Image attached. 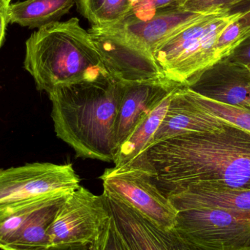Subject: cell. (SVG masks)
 <instances>
[{"mask_svg":"<svg viewBox=\"0 0 250 250\" xmlns=\"http://www.w3.org/2000/svg\"><path fill=\"white\" fill-rule=\"evenodd\" d=\"M146 154L151 180L166 197L188 187L250 189V132L236 125L171 137Z\"/></svg>","mask_w":250,"mask_h":250,"instance_id":"obj_1","label":"cell"},{"mask_svg":"<svg viewBox=\"0 0 250 250\" xmlns=\"http://www.w3.org/2000/svg\"><path fill=\"white\" fill-rule=\"evenodd\" d=\"M124 83L106 73L95 81L59 86L48 94L57 136L76 157L113 162L114 129Z\"/></svg>","mask_w":250,"mask_h":250,"instance_id":"obj_2","label":"cell"},{"mask_svg":"<svg viewBox=\"0 0 250 250\" xmlns=\"http://www.w3.org/2000/svg\"><path fill=\"white\" fill-rule=\"evenodd\" d=\"M23 66L38 90L48 94L59 86L95 81L108 73L77 18L50 23L32 33L26 42Z\"/></svg>","mask_w":250,"mask_h":250,"instance_id":"obj_3","label":"cell"},{"mask_svg":"<svg viewBox=\"0 0 250 250\" xmlns=\"http://www.w3.org/2000/svg\"><path fill=\"white\" fill-rule=\"evenodd\" d=\"M240 13H212L191 23L154 51L165 78L182 86L193 84L219 62L216 45L223 29Z\"/></svg>","mask_w":250,"mask_h":250,"instance_id":"obj_4","label":"cell"},{"mask_svg":"<svg viewBox=\"0 0 250 250\" xmlns=\"http://www.w3.org/2000/svg\"><path fill=\"white\" fill-rule=\"evenodd\" d=\"M173 230L195 250H250V211H177Z\"/></svg>","mask_w":250,"mask_h":250,"instance_id":"obj_5","label":"cell"},{"mask_svg":"<svg viewBox=\"0 0 250 250\" xmlns=\"http://www.w3.org/2000/svg\"><path fill=\"white\" fill-rule=\"evenodd\" d=\"M72 192L0 206V249L41 250L50 246L49 228Z\"/></svg>","mask_w":250,"mask_h":250,"instance_id":"obj_6","label":"cell"},{"mask_svg":"<svg viewBox=\"0 0 250 250\" xmlns=\"http://www.w3.org/2000/svg\"><path fill=\"white\" fill-rule=\"evenodd\" d=\"M107 73L122 83L165 78L152 53L117 25L88 29Z\"/></svg>","mask_w":250,"mask_h":250,"instance_id":"obj_7","label":"cell"},{"mask_svg":"<svg viewBox=\"0 0 250 250\" xmlns=\"http://www.w3.org/2000/svg\"><path fill=\"white\" fill-rule=\"evenodd\" d=\"M110 220L103 195L80 186L60 207L48 230L50 245L93 247Z\"/></svg>","mask_w":250,"mask_h":250,"instance_id":"obj_8","label":"cell"},{"mask_svg":"<svg viewBox=\"0 0 250 250\" xmlns=\"http://www.w3.org/2000/svg\"><path fill=\"white\" fill-rule=\"evenodd\" d=\"M72 164L34 163L0 170V206L22 202L80 187Z\"/></svg>","mask_w":250,"mask_h":250,"instance_id":"obj_9","label":"cell"},{"mask_svg":"<svg viewBox=\"0 0 250 250\" xmlns=\"http://www.w3.org/2000/svg\"><path fill=\"white\" fill-rule=\"evenodd\" d=\"M104 189L164 229H172L177 211L155 186L148 173L131 166L108 168L100 177Z\"/></svg>","mask_w":250,"mask_h":250,"instance_id":"obj_10","label":"cell"},{"mask_svg":"<svg viewBox=\"0 0 250 250\" xmlns=\"http://www.w3.org/2000/svg\"><path fill=\"white\" fill-rule=\"evenodd\" d=\"M102 195L128 250H195L173 229L160 227L112 192L104 189Z\"/></svg>","mask_w":250,"mask_h":250,"instance_id":"obj_11","label":"cell"},{"mask_svg":"<svg viewBox=\"0 0 250 250\" xmlns=\"http://www.w3.org/2000/svg\"><path fill=\"white\" fill-rule=\"evenodd\" d=\"M230 125H233L208 111L200 102L195 91L181 86L172 95L164 119L147 149L159 141L176 135L220 132Z\"/></svg>","mask_w":250,"mask_h":250,"instance_id":"obj_12","label":"cell"},{"mask_svg":"<svg viewBox=\"0 0 250 250\" xmlns=\"http://www.w3.org/2000/svg\"><path fill=\"white\" fill-rule=\"evenodd\" d=\"M181 86L166 78L124 83L114 129L117 150L138 123Z\"/></svg>","mask_w":250,"mask_h":250,"instance_id":"obj_13","label":"cell"},{"mask_svg":"<svg viewBox=\"0 0 250 250\" xmlns=\"http://www.w3.org/2000/svg\"><path fill=\"white\" fill-rule=\"evenodd\" d=\"M207 15L208 14L176 9L158 13L145 21L123 22L116 25L154 54V51L169 38Z\"/></svg>","mask_w":250,"mask_h":250,"instance_id":"obj_14","label":"cell"},{"mask_svg":"<svg viewBox=\"0 0 250 250\" xmlns=\"http://www.w3.org/2000/svg\"><path fill=\"white\" fill-rule=\"evenodd\" d=\"M173 93L146 116L119 146L113 160L115 167L131 166L141 169L152 176L146 151L164 119Z\"/></svg>","mask_w":250,"mask_h":250,"instance_id":"obj_15","label":"cell"},{"mask_svg":"<svg viewBox=\"0 0 250 250\" xmlns=\"http://www.w3.org/2000/svg\"><path fill=\"white\" fill-rule=\"evenodd\" d=\"M167 198L177 211L196 208H217L236 212L250 211V189L188 187Z\"/></svg>","mask_w":250,"mask_h":250,"instance_id":"obj_16","label":"cell"},{"mask_svg":"<svg viewBox=\"0 0 250 250\" xmlns=\"http://www.w3.org/2000/svg\"><path fill=\"white\" fill-rule=\"evenodd\" d=\"M76 4V0H26L9 6L8 23L29 29H40L60 21Z\"/></svg>","mask_w":250,"mask_h":250,"instance_id":"obj_17","label":"cell"},{"mask_svg":"<svg viewBox=\"0 0 250 250\" xmlns=\"http://www.w3.org/2000/svg\"><path fill=\"white\" fill-rule=\"evenodd\" d=\"M77 10L92 26L121 23L132 8L129 0H76Z\"/></svg>","mask_w":250,"mask_h":250,"instance_id":"obj_18","label":"cell"},{"mask_svg":"<svg viewBox=\"0 0 250 250\" xmlns=\"http://www.w3.org/2000/svg\"><path fill=\"white\" fill-rule=\"evenodd\" d=\"M189 87L211 99L250 111V83L230 81L216 85L196 82Z\"/></svg>","mask_w":250,"mask_h":250,"instance_id":"obj_19","label":"cell"},{"mask_svg":"<svg viewBox=\"0 0 250 250\" xmlns=\"http://www.w3.org/2000/svg\"><path fill=\"white\" fill-rule=\"evenodd\" d=\"M197 93L200 102L211 114L250 132V111Z\"/></svg>","mask_w":250,"mask_h":250,"instance_id":"obj_20","label":"cell"},{"mask_svg":"<svg viewBox=\"0 0 250 250\" xmlns=\"http://www.w3.org/2000/svg\"><path fill=\"white\" fill-rule=\"evenodd\" d=\"M185 1L186 0H141L132 7L123 22L145 21L158 13L180 9Z\"/></svg>","mask_w":250,"mask_h":250,"instance_id":"obj_21","label":"cell"},{"mask_svg":"<svg viewBox=\"0 0 250 250\" xmlns=\"http://www.w3.org/2000/svg\"><path fill=\"white\" fill-rule=\"evenodd\" d=\"M239 16L230 22L219 36L216 49L217 58L220 62L229 57L246 38L245 29L239 21Z\"/></svg>","mask_w":250,"mask_h":250,"instance_id":"obj_22","label":"cell"},{"mask_svg":"<svg viewBox=\"0 0 250 250\" xmlns=\"http://www.w3.org/2000/svg\"><path fill=\"white\" fill-rule=\"evenodd\" d=\"M241 0H186L180 9L200 14L229 13Z\"/></svg>","mask_w":250,"mask_h":250,"instance_id":"obj_23","label":"cell"},{"mask_svg":"<svg viewBox=\"0 0 250 250\" xmlns=\"http://www.w3.org/2000/svg\"><path fill=\"white\" fill-rule=\"evenodd\" d=\"M93 250H128L117 232L114 222L110 220L98 242L92 247Z\"/></svg>","mask_w":250,"mask_h":250,"instance_id":"obj_24","label":"cell"},{"mask_svg":"<svg viewBox=\"0 0 250 250\" xmlns=\"http://www.w3.org/2000/svg\"><path fill=\"white\" fill-rule=\"evenodd\" d=\"M226 59L245 67L250 65V35L245 38Z\"/></svg>","mask_w":250,"mask_h":250,"instance_id":"obj_25","label":"cell"},{"mask_svg":"<svg viewBox=\"0 0 250 250\" xmlns=\"http://www.w3.org/2000/svg\"><path fill=\"white\" fill-rule=\"evenodd\" d=\"M230 14L240 13L239 21L245 29L246 38L250 35V0H241L235 4L230 11Z\"/></svg>","mask_w":250,"mask_h":250,"instance_id":"obj_26","label":"cell"},{"mask_svg":"<svg viewBox=\"0 0 250 250\" xmlns=\"http://www.w3.org/2000/svg\"><path fill=\"white\" fill-rule=\"evenodd\" d=\"M11 0H0V48L5 39L6 29L8 23L9 6Z\"/></svg>","mask_w":250,"mask_h":250,"instance_id":"obj_27","label":"cell"},{"mask_svg":"<svg viewBox=\"0 0 250 250\" xmlns=\"http://www.w3.org/2000/svg\"><path fill=\"white\" fill-rule=\"evenodd\" d=\"M41 250H93L89 245H50Z\"/></svg>","mask_w":250,"mask_h":250,"instance_id":"obj_28","label":"cell"},{"mask_svg":"<svg viewBox=\"0 0 250 250\" xmlns=\"http://www.w3.org/2000/svg\"><path fill=\"white\" fill-rule=\"evenodd\" d=\"M141 1V0H129V2H130V4L132 5V7H133L135 4H136L137 3H138Z\"/></svg>","mask_w":250,"mask_h":250,"instance_id":"obj_29","label":"cell"}]
</instances>
